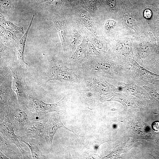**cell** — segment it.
<instances>
[{"label": "cell", "instance_id": "obj_13", "mask_svg": "<svg viewBox=\"0 0 159 159\" xmlns=\"http://www.w3.org/2000/svg\"><path fill=\"white\" fill-rule=\"evenodd\" d=\"M53 21L58 31L62 46L65 45V32L64 27L62 22L57 19H54Z\"/></svg>", "mask_w": 159, "mask_h": 159}, {"label": "cell", "instance_id": "obj_23", "mask_svg": "<svg viewBox=\"0 0 159 159\" xmlns=\"http://www.w3.org/2000/svg\"><path fill=\"white\" fill-rule=\"evenodd\" d=\"M92 42L99 49H100L102 47V42L100 40L96 39H94L92 40Z\"/></svg>", "mask_w": 159, "mask_h": 159}, {"label": "cell", "instance_id": "obj_29", "mask_svg": "<svg viewBox=\"0 0 159 159\" xmlns=\"http://www.w3.org/2000/svg\"><path fill=\"white\" fill-rule=\"evenodd\" d=\"M50 1L52 2H60L61 0H50Z\"/></svg>", "mask_w": 159, "mask_h": 159}, {"label": "cell", "instance_id": "obj_5", "mask_svg": "<svg viewBox=\"0 0 159 159\" xmlns=\"http://www.w3.org/2000/svg\"><path fill=\"white\" fill-rule=\"evenodd\" d=\"M29 111L18 107H9L6 111L5 115H7L16 129L21 130L29 122L32 117Z\"/></svg>", "mask_w": 159, "mask_h": 159}, {"label": "cell", "instance_id": "obj_7", "mask_svg": "<svg viewBox=\"0 0 159 159\" xmlns=\"http://www.w3.org/2000/svg\"><path fill=\"white\" fill-rule=\"evenodd\" d=\"M34 17V15L25 34L16 46V54L18 62L20 65L24 69H27L28 68V64L24 59V51L26 38Z\"/></svg>", "mask_w": 159, "mask_h": 159}, {"label": "cell", "instance_id": "obj_17", "mask_svg": "<svg viewBox=\"0 0 159 159\" xmlns=\"http://www.w3.org/2000/svg\"><path fill=\"white\" fill-rule=\"evenodd\" d=\"M151 65L153 69L155 71L159 67V48L158 52L152 62Z\"/></svg>", "mask_w": 159, "mask_h": 159}, {"label": "cell", "instance_id": "obj_12", "mask_svg": "<svg viewBox=\"0 0 159 159\" xmlns=\"http://www.w3.org/2000/svg\"><path fill=\"white\" fill-rule=\"evenodd\" d=\"M81 19L84 25L94 33H95L96 30L95 26L88 13H83L81 16Z\"/></svg>", "mask_w": 159, "mask_h": 159}, {"label": "cell", "instance_id": "obj_11", "mask_svg": "<svg viewBox=\"0 0 159 159\" xmlns=\"http://www.w3.org/2000/svg\"><path fill=\"white\" fill-rule=\"evenodd\" d=\"M0 24L3 27L11 32L15 36L19 33H24V29L22 27L17 26L13 23L1 18Z\"/></svg>", "mask_w": 159, "mask_h": 159}, {"label": "cell", "instance_id": "obj_22", "mask_svg": "<svg viewBox=\"0 0 159 159\" xmlns=\"http://www.w3.org/2000/svg\"><path fill=\"white\" fill-rule=\"evenodd\" d=\"M143 14L145 18L147 19H149L152 16V12L150 9H146L144 11Z\"/></svg>", "mask_w": 159, "mask_h": 159}, {"label": "cell", "instance_id": "obj_16", "mask_svg": "<svg viewBox=\"0 0 159 159\" xmlns=\"http://www.w3.org/2000/svg\"><path fill=\"white\" fill-rule=\"evenodd\" d=\"M98 68L101 71L106 72H111L112 70L110 65L106 63H100L98 65Z\"/></svg>", "mask_w": 159, "mask_h": 159}, {"label": "cell", "instance_id": "obj_28", "mask_svg": "<svg viewBox=\"0 0 159 159\" xmlns=\"http://www.w3.org/2000/svg\"><path fill=\"white\" fill-rule=\"evenodd\" d=\"M155 87L159 90V80L155 81L154 82Z\"/></svg>", "mask_w": 159, "mask_h": 159}, {"label": "cell", "instance_id": "obj_27", "mask_svg": "<svg viewBox=\"0 0 159 159\" xmlns=\"http://www.w3.org/2000/svg\"><path fill=\"white\" fill-rule=\"evenodd\" d=\"M0 159H10L8 157L6 156L1 151H0Z\"/></svg>", "mask_w": 159, "mask_h": 159}, {"label": "cell", "instance_id": "obj_26", "mask_svg": "<svg viewBox=\"0 0 159 159\" xmlns=\"http://www.w3.org/2000/svg\"><path fill=\"white\" fill-rule=\"evenodd\" d=\"M88 2L93 9L96 8L97 0H88Z\"/></svg>", "mask_w": 159, "mask_h": 159}, {"label": "cell", "instance_id": "obj_3", "mask_svg": "<svg viewBox=\"0 0 159 159\" xmlns=\"http://www.w3.org/2000/svg\"><path fill=\"white\" fill-rule=\"evenodd\" d=\"M0 135L6 141L11 144H14L19 150L23 159L32 158L29 153L21 147L19 142L18 136L15 133L14 127L7 115L0 123Z\"/></svg>", "mask_w": 159, "mask_h": 159}, {"label": "cell", "instance_id": "obj_6", "mask_svg": "<svg viewBox=\"0 0 159 159\" xmlns=\"http://www.w3.org/2000/svg\"><path fill=\"white\" fill-rule=\"evenodd\" d=\"M33 135L25 133L24 135L18 136L19 140L24 143L29 148L32 159H45L39 146L38 140L33 137Z\"/></svg>", "mask_w": 159, "mask_h": 159}, {"label": "cell", "instance_id": "obj_10", "mask_svg": "<svg viewBox=\"0 0 159 159\" xmlns=\"http://www.w3.org/2000/svg\"><path fill=\"white\" fill-rule=\"evenodd\" d=\"M0 151L8 157L10 159H21L20 153L18 152V150L15 147L5 140L0 135Z\"/></svg>", "mask_w": 159, "mask_h": 159}, {"label": "cell", "instance_id": "obj_8", "mask_svg": "<svg viewBox=\"0 0 159 159\" xmlns=\"http://www.w3.org/2000/svg\"><path fill=\"white\" fill-rule=\"evenodd\" d=\"M47 120L48 119L45 118L42 120L31 121L25 125L23 130L26 133L35 136L41 135Z\"/></svg>", "mask_w": 159, "mask_h": 159}, {"label": "cell", "instance_id": "obj_18", "mask_svg": "<svg viewBox=\"0 0 159 159\" xmlns=\"http://www.w3.org/2000/svg\"><path fill=\"white\" fill-rule=\"evenodd\" d=\"M124 20L125 23L130 26H132L134 25L133 19L130 16L125 15L124 17Z\"/></svg>", "mask_w": 159, "mask_h": 159}, {"label": "cell", "instance_id": "obj_1", "mask_svg": "<svg viewBox=\"0 0 159 159\" xmlns=\"http://www.w3.org/2000/svg\"><path fill=\"white\" fill-rule=\"evenodd\" d=\"M10 68L13 76L12 88L16 93L19 106L27 110L28 108L29 99L26 94V85L23 68L10 66Z\"/></svg>", "mask_w": 159, "mask_h": 159}, {"label": "cell", "instance_id": "obj_15", "mask_svg": "<svg viewBox=\"0 0 159 159\" xmlns=\"http://www.w3.org/2000/svg\"><path fill=\"white\" fill-rule=\"evenodd\" d=\"M81 37L80 34L77 32H74L72 35L70 40V45L74 48L80 42Z\"/></svg>", "mask_w": 159, "mask_h": 159}, {"label": "cell", "instance_id": "obj_2", "mask_svg": "<svg viewBox=\"0 0 159 159\" xmlns=\"http://www.w3.org/2000/svg\"><path fill=\"white\" fill-rule=\"evenodd\" d=\"M66 98L64 97L57 102L48 103L37 99H29L28 108L33 115H39L52 112H59L66 114Z\"/></svg>", "mask_w": 159, "mask_h": 159}, {"label": "cell", "instance_id": "obj_4", "mask_svg": "<svg viewBox=\"0 0 159 159\" xmlns=\"http://www.w3.org/2000/svg\"><path fill=\"white\" fill-rule=\"evenodd\" d=\"M61 127L66 129L76 134L73 131L64 125L62 122L59 114L55 113L52 114L48 119L41 135L43 137L49 147H52L54 135L57 130Z\"/></svg>", "mask_w": 159, "mask_h": 159}, {"label": "cell", "instance_id": "obj_20", "mask_svg": "<svg viewBox=\"0 0 159 159\" xmlns=\"http://www.w3.org/2000/svg\"><path fill=\"white\" fill-rule=\"evenodd\" d=\"M88 51L89 54L91 55H95L97 54L96 49L91 44H90L88 46Z\"/></svg>", "mask_w": 159, "mask_h": 159}, {"label": "cell", "instance_id": "obj_14", "mask_svg": "<svg viewBox=\"0 0 159 159\" xmlns=\"http://www.w3.org/2000/svg\"><path fill=\"white\" fill-rule=\"evenodd\" d=\"M87 45L86 42L84 40L77 47V49L72 55V57L74 59L81 57L84 54L86 49Z\"/></svg>", "mask_w": 159, "mask_h": 159}, {"label": "cell", "instance_id": "obj_9", "mask_svg": "<svg viewBox=\"0 0 159 159\" xmlns=\"http://www.w3.org/2000/svg\"><path fill=\"white\" fill-rule=\"evenodd\" d=\"M48 74L47 82L54 80L65 81L72 79L71 74L62 67H54L50 70Z\"/></svg>", "mask_w": 159, "mask_h": 159}, {"label": "cell", "instance_id": "obj_24", "mask_svg": "<svg viewBox=\"0 0 159 159\" xmlns=\"http://www.w3.org/2000/svg\"><path fill=\"white\" fill-rule=\"evenodd\" d=\"M153 130L155 132L159 131V122L155 121L153 122L152 125Z\"/></svg>", "mask_w": 159, "mask_h": 159}, {"label": "cell", "instance_id": "obj_19", "mask_svg": "<svg viewBox=\"0 0 159 159\" xmlns=\"http://www.w3.org/2000/svg\"><path fill=\"white\" fill-rule=\"evenodd\" d=\"M115 24V22L113 20H109L107 21L105 25V28L109 30L114 27Z\"/></svg>", "mask_w": 159, "mask_h": 159}, {"label": "cell", "instance_id": "obj_30", "mask_svg": "<svg viewBox=\"0 0 159 159\" xmlns=\"http://www.w3.org/2000/svg\"><path fill=\"white\" fill-rule=\"evenodd\" d=\"M156 72L158 73H159V67L156 70Z\"/></svg>", "mask_w": 159, "mask_h": 159}, {"label": "cell", "instance_id": "obj_25", "mask_svg": "<svg viewBox=\"0 0 159 159\" xmlns=\"http://www.w3.org/2000/svg\"><path fill=\"white\" fill-rule=\"evenodd\" d=\"M3 7L6 9H9L11 7V4L8 0L3 1L2 4Z\"/></svg>", "mask_w": 159, "mask_h": 159}, {"label": "cell", "instance_id": "obj_21", "mask_svg": "<svg viewBox=\"0 0 159 159\" xmlns=\"http://www.w3.org/2000/svg\"><path fill=\"white\" fill-rule=\"evenodd\" d=\"M107 5L110 8H115L116 6L117 2L116 0H106Z\"/></svg>", "mask_w": 159, "mask_h": 159}]
</instances>
